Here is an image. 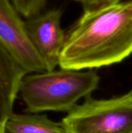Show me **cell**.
I'll list each match as a JSON object with an SVG mask.
<instances>
[{
    "label": "cell",
    "mask_w": 132,
    "mask_h": 133,
    "mask_svg": "<svg viewBox=\"0 0 132 133\" xmlns=\"http://www.w3.org/2000/svg\"><path fill=\"white\" fill-rule=\"evenodd\" d=\"M62 12L51 9L40 13L25 21L29 38L33 47L47 64L48 71L59 65L66 34L61 27Z\"/></svg>",
    "instance_id": "obj_5"
},
{
    "label": "cell",
    "mask_w": 132,
    "mask_h": 133,
    "mask_svg": "<svg viewBox=\"0 0 132 133\" xmlns=\"http://www.w3.org/2000/svg\"><path fill=\"white\" fill-rule=\"evenodd\" d=\"M76 2H79L80 3L82 4V5H88V4H90V3H93V2H95L96 1H99V0H75Z\"/></svg>",
    "instance_id": "obj_9"
},
{
    "label": "cell",
    "mask_w": 132,
    "mask_h": 133,
    "mask_svg": "<svg viewBox=\"0 0 132 133\" xmlns=\"http://www.w3.org/2000/svg\"><path fill=\"white\" fill-rule=\"evenodd\" d=\"M0 133H4V127L0 124Z\"/></svg>",
    "instance_id": "obj_11"
},
{
    "label": "cell",
    "mask_w": 132,
    "mask_h": 133,
    "mask_svg": "<svg viewBox=\"0 0 132 133\" xmlns=\"http://www.w3.org/2000/svg\"><path fill=\"white\" fill-rule=\"evenodd\" d=\"M61 123L66 133H132V103L126 95L107 100L89 96Z\"/></svg>",
    "instance_id": "obj_3"
},
{
    "label": "cell",
    "mask_w": 132,
    "mask_h": 133,
    "mask_svg": "<svg viewBox=\"0 0 132 133\" xmlns=\"http://www.w3.org/2000/svg\"><path fill=\"white\" fill-rule=\"evenodd\" d=\"M19 14L25 18H31L43 11L47 0H10Z\"/></svg>",
    "instance_id": "obj_8"
},
{
    "label": "cell",
    "mask_w": 132,
    "mask_h": 133,
    "mask_svg": "<svg viewBox=\"0 0 132 133\" xmlns=\"http://www.w3.org/2000/svg\"><path fill=\"white\" fill-rule=\"evenodd\" d=\"M26 75L25 69L0 42V124L3 127L13 114V104Z\"/></svg>",
    "instance_id": "obj_6"
},
{
    "label": "cell",
    "mask_w": 132,
    "mask_h": 133,
    "mask_svg": "<svg viewBox=\"0 0 132 133\" xmlns=\"http://www.w3.org/2000/svg\"><path fill=\"white\" fill-rule=\"evenodd\" d=\"M4 133H66L61 122L38 114H12L4 125Z\"/></svg>",
    "instance_id": "obj_7"
},
{
    "label": "cell",
    "mask_w": 132,
    "mask_h": 133,
    "mask_svg": "<svg viewBox=\"0 0 132 133\" xmlns=\"http://www.w3.org/2000/svg\"><path fill=\"white\" fill-rule=\"evenodd\" d=\"M132 54V0H99L66 33L61 69L82 70L108 66Z\"/></svg>",
    "instance_id": "obj_1"
},
{
    "label": "cell",
    "mask_w": 132,
    "mask_h": 133,
    "mask_svg": "<svg viewBox=\"0 0 132 133\" xmlns=\"http://www.w3.org/2000/svg\"><path fill=\"white\" fill-rule=\"evenodd\" d=\"M100 80V76L93 69H54L26 75L19 94L27 113L68 112L80 99L91 96L98 88Z\"/></svg>",
    "instance_id": "obj_2"
},
{
    "label": "cell",
    "mask_w": 132,
    "mask_h": 133,
    "mask_svg": "<svg viewBox=\"0 0 132 133\" xmlns=\"http://www.w3.org/2000/svg\"><path fill=\"white\" fill-rule=\"evenodd\" d=\"M125 95L127 96V97L129 99V101H130L132 103V90L130 91V92H128L127 94H125Z\"/></svg>",
    "instance_id": "obj_10"
},
{
    "label": "cell",
    "mask_w": 132,
    "mask_h": 133,
    "mask_svg": "<svg viewBox=\"0 0 132 133\" xmlns=\"http://www.w3.org/2000/svg\"><path fill=\"white\" fill-rule=\"evenodd\" d=\"M0 42L27 74L48 71L29 38L25 21L9 0H0Z\"/></svg>",
    "instance_id": "obj_4"
}]
</instances>
